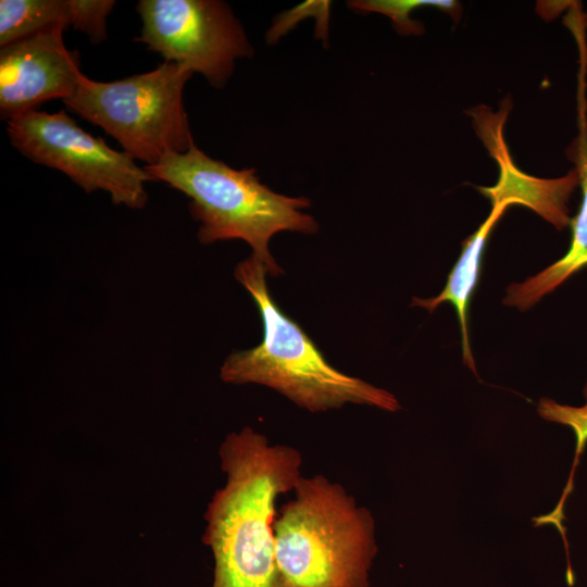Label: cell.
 Segmentation results:
<instances>
[{"mask_svg": "<svg viewBox=\"0 0 587 587\" xmlns=\"http://www.w3.org/2000/svg\"><path fill=\"white\" fill-rule=\"evenodd\" d=\"M494 114L488 108H476L471 114L479 137L500 166L498 182L490 187H478V191L492 204L509 203L532 209L558 230L570 225L569 201L579 185L577 171L573 167L564 176L542 179L519 170L508 152L502 137L508 110Z\"/></svg>", "mask_w": 587, "mask_h": 587, "instance_id": "9", "label": "cell"}, {"mask_svg": "<svg viewBox=\"0 0 587 587\" xmlns=\"http://www.w3.org/2000/svg\"><path fill=\"white\" fill-rule=\"evenodd\" d=\"M72 27L86 34L92 43L108 38L107 17L115 5L113 0H71Z\"/></svg>", "mask_w": 587, "mask_h": 587, "instance_id": "15", "label": "cell"}, {"mask_svg": "<svg viewBox=\"0 0 587 587\" xmlns=\"http://www.w3.org/2000/svg\"><path fill=\"white\" fill-rule=\"evenodd\" d=\"M218 457L226 479L208 503L202 536L211 587H292L277 563L274 521L277 499L302 476L301 452L246 426L225 436Z\"/></svg>", "mask_w": 587, "mask_h": 587, "instance_id": "1", "label": "cell"}, {"mask_svg": "<svg viewBox=\"0 0 587 587\" xmlns=\"http://www.w3.org/2000/svg\"><path fill=\"white\" fill-rule=\"evenodd\" d=\"M235 278L259 309L262 341L248 350L230 353L220 370L228 384H259L270 387L310 412H325L346 404L400 410L388 390L347 375L333 367L309 335L273 300L266 285V270L253 255L235 267Z\"/></svg>", "mask_w": 587, "mask_h": 587, "instance_id": "2", "label": "cell"}, {"mask_svg": "<svg viewBox=\"0 0 587 587\" xmlns=\"http://www.w3.org/2000/svg\"><path fill=\"white\" fill-rule=\"evenodd\" d=\"M72 26L71 0H1L0 47L42 30Z\"/></svg>", "mask_w": 587, "mask_h": 587, "instance_id": "12", "label": "cell"}, {"mask_svg": "<svg viewBox=\"0 0 587 587\" xmlns=\"http://www.w3.org/2000/svg\"><path fill=\"white\" fill-rule=\"evenodd\" d=\"M145 168L153 180L190 198L189 211L199 222L201 243L243 240L273 277L284 272L270 252L271 238L285 230L315 234L319 229L315 218L303 212L311 205L308 198L277 193L260 182L254 168H233L196 143Z\"/></svg>", "mask_w": 587, "mask_h": 587, "instance_id": "3", "label": "cell"}, {"mask_svg": "<svg viewBox=\"0 0 587 587\" xmlns=\"http://www.w3.org/2000/svg\"><path fill=\"white\" fill-rule=\"evenodd\" d=\"M349 7L359 12H374L388 16L397 32L403 35L423 33V26L410 17L419 8L432 7L449 14L455 22L461 14L460 4L453 0H359L350 1Z\"/></svg>", "mask_w": 587, "mask_h": 587, "instance_id": "14", "label": "cell"}, {"mask_svg": "<svg viewBox=\"0 0 587 587\" xmlns=\"http://www.w3.org/2000/svg\"><path fill=\"white\" fill-rule=\"evenodd\" d=\"M586 88H577L578 134L566 149V157L578 173L582 199L571 217V241L566 253L536 275L507 288L503 303L526 311L551 294L572 275L587 266V101Z\"/></svg>", "mask_w": 587, "mask_h": 587, "instance_id": "10", "label": "cell"}, {"mask_svg": "<svg viewBox=\"0 0 587 587\" xmlns=\"http://www.w3.org/2000/svg\"><path fill=\"white\" fill-rule=\"evenodd\" d=\"M274 521L276 559L292 587H370L372 512L324 475L301 476Z\"/></svg>", "mask_w": 587, "mask_h": 587, "instance_id": "4", "label": "cell"}, {"mask_svg": "<svg viewBox=\"0 0 587 587\" xmlns=\"http://www.w3.org/2000/svg\"><path fill=\"white\" fill-rule=\"evenodd\" d=\"M192 72L163 61L154 70L114 82L84 76L63 103L71 112L100 126L123 151L146 166L195 143L183 93Z\"/></svg>", "mask_w": 587, "mask_h": 587, "instance_id": "5", "label": "cell"}, {"mask_svg": "<svg viewBox=\"0 0 587 587\" xmlns=\"http://www.w3.org/2000/svg\"><path fill=\"white\" fill-rule=\"evenodd\" d=\"M579 16L583 27L587 29V10L585 12H580Z\"/></svg>", "mask_w": 587, "mask_h": 587, "instance_id": "16", "label": "cell"}, {"mask_svg": "<svg viewBox=\"0 0 587 587\" xmlns=\"http://www.w3.org/2000/svg\"><path fill=\"white\" fill-rule=\"evenodd\" d=\"M583 394L586 402L584 405L580 407L561 404L550 398H541L537 405V412L544 420L572 428L576 437L573 465L558 504L550 513L533 519L535 526H555L565 545H567V542L565 538V529L563 526L564 507L567 497L573 491L575 471L578 465L579 458L583 454L584 449L587 445V383L584 387Z\"/></svg>", "mask_w": 587, "mask_h": 587, "instance_id": "13", "label": "cell"}, {"mask_svg": "<svg viewBox=\"0 0 587 587\" xmlns=\"http://www.w3.org/2000/svg\"><path fill=\"white\" fill-rule=\"evenodd\" d=\"M509 207V203L491 205L487 218L462 242V251L448 274L444 289L437 296L427 299L414 297L411 302V307H420L430 313L442 303L453 305L460 326L463 363L475 374L469 334L470 303L478 285L483 254L490 233Z\"/></svg>", "mask_w": 587, "mask_h": 587, "instance_id": "11", "label": "cell"}, {"mask_svg": "<svg viewBox=\"0 0 587 587\" xmlns=\"http://www.w3.org/2000/svg\"><path fill=\"white\" fill-rule=\"evenodd\" d=\"M7 133L23 155L64 173L87 193L102 190L116 205L146 207L152 176L127 153L80 128L66 111L25 112L7 121Z\"/></svg>", "mask_w": 587, "mask_h": 587, "instance_id": "6", "label": "cell"}, {"mask_svg": "<svg viewBox=\"0 0 587 587\" xmlns=\"http://www.w3.org/2000/svg\"><path fill=\"white\" fill-rule=\"evenodd\" d=\"M63 27L22 38L0 49V113L5 121L54 99H70L82 78L79 54L68 50Z\"/></svg>", "mask_w": 587, "mask_h": 587, "instance_id": "8", "label": "cell"}, {"mask_svg": "<svg viewBox=\"0 0 587 587\" xmlns=\"http://www.w3.org/2000/svg\"><path fill=\"white\" fill-rule=\"evenodd\" d=\"M140 36L164 61L201 74L223 88L236 61L249 58L253 48L230 7L220 0H140Z\"/></svg>", "mask_w": 587, "mask_h": 587, "instance_id": "7", "label": "cell"}]
</instances>
